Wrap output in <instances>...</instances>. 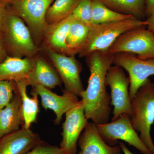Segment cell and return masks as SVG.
Wrapping results in <instances>:
<instances>
[{"label":"cell","mask_w":154,"mask_h":154,"mask_svg":"<svg viewBox=\"0 0 154 154\" xmlns=\"http://www.w3.org/2000/svg\"><path fill=\"white\" fill-rule=\"evenodd\" d=\"M113 57L108 50L93 51L85 57L90 75L88 87L80 97L86 117L96 125L107 123L110 119L111 98L107 91L106 77Z\"/></svg>","instance_id":"cell-1"},{"label":"cell","mask_w":154,"mask_h":154,"mask_svg":"<svg viewBox=\"0 0 154 154\" xmlns=\"http://www.w3.org/2000/svg\"><path fill=\"white\" fill-rule=\"evenodd\" d=\"M2 38L9 56L32 58L41 50L35 43L25 22L11 11H6L3 23Z\"/></svg>","instance_id":"cell-2"},{"label":"cell","mask_w":154,"mask_h":154,"mask_svg":"<svg viewBox=\"0 0 154 154\" xmlns=\"http://www.w3.org/2000/svg\"><path fill=\"white\" fill-rule=\"evenodd\" d=\"M132 114L131 122L140 137L154 154V144L151 135L154 123V83L147 80L131 100Z\"/></svg>","instance_id":"cell-3"},{"label":"cell","mask_w":154,"mask_h":154,"mask_svg":"<svg viewBox=\"0 0 154 154\" xmlns=\"http://www.w3.org/2000/svg\"><path fill=\"white\" fill-rule=\"evenodd\" d=\"M141 27H146L145 21L136 18L91 25L88 39L79 57H86L93 51L108 50L122 33Z\"/></svg>","instance_id":"cell-4"},{"label":"cell","mask_w":154,"mask_h":154,"mask_svg":"<svg viewBox=\"0 0 154 154\" xmlns=\"http://www.w3.org/2000/svg\"><path fill=\"white\" fill-rule=\"evenodd\" d=\"M54 0H14L12 9L29 28L33 40L40 48L43 32L48 25V10Z\"/></svg>","instance_id":"cell-5"},{"label":"cell","mask_w":154,"mask_h":154,"mask_svg":"<svg viewBox=\"0 0 154 154\" xmlns=\"http://www.w3.org/2000/svg\"><path fill=\"white\" fill-rule=\"evenodd\" d=\"M108 51L114 55L127 53L142 60L154 59V34L146 27L131 29L120 35Z\"/></svg>","instance_id":"cell-6"},{"label":"cell","mask_w":154,"mask_h":154,"mask_svg":"<svg viewBox=\"0 0 154 154\" xmlns=\"http://www.w3.org/2000/svg\"><path fill=\"white\" fill-rule=\"evenodd\" d=\"M96 127L99 134L109 145H117L119 140L124 141L142 154H152L134 128L128 114H123L111 122L97 125Z\"/></svg>","instance_id":"cell-7"},{"label":"cell","mask_w":154,"mask_h":154,"mask_svg":"<svg viewBox=\"0 0 154 154\" xmlns=\"http://www.w3.org/2000/svg\"><path fill=\"white\" fill-rule=\"evenodd\" d=\"M106 85L111 91L110 104L113 107L112 121L123 114L131 116L132 114L131 101L129 96L130 79L118 66H111L106 77Z\"/></svg>","instance_id":"cell-8"},{"label":"cell","mask_w":154,"mask_h":154,"mask_svg":"<svg viewBox=\"0 0 154 154\" xmlns=\"http://www.w3.org/2000/svg\"><path fill=\"white\" fill-rule=\"evenodd\" d=\"M41 49L56 69L64 85V90L81 97L85 90L80 77L83 69L81 63L75 56L60 54L45 48Z\"/></svg>","instance_id":"cell-9"},{"label":"cell","mask_w":154,"mask_h":154,"mask_svg":"<svg viewBox=\"0 0 154 154\" xmlns=\"http://www.w3.org/2000/svg\"><path fill=\"white\" fill-rule=\"evenodd\" d=\"M113 64L121 67L128 73L129 96L131 101L149 77L154 75V59L142 60L134 54L119 53L114 54Z\"/></svg>","instance_id":"cell-10"},{"label":"cell","mask_w":154,"mask_h":154,"mask_svg":"<svg viewBox=\"0 0 154 154\" xmlns=\"http://www.w3.org/2000/svg\"><path fill=\"white\" fill-rule=\"evenodd\" d=\"M65 114L60 147L68 154H76L79 138L88 122L82 101L80 100Z\"/></svg>","instance_id":"cell-11"},{"label":"cell","mask_w":154,"mask_h":154,"mask_svg":"<svg viewBox=\"0 0 154 154\" xmlns=\"http://www.w3.org/2000/svg\"><path fill=\"white\" fill-rule=\"evenodd\" d=\"M32 88L31 93H35L40 96L42 107L45 110L50 109L55 113V125L60 124L64 114L79 101L78 96L64 89L63 90V94L60 96L43 86L38 85Z\"/></svg>","instance_id":"cell-12"},{"label":"cell","mask_w":154,"mask_h":154,"mask_svg":"<svg viewBox=\"0 0 154 154\" xmlns=\"http://www.w3.org/2000/svg\"><path fill=\"white\" fill-rule=\"evenodd\" d=\"M40 52L33 57V66L25 79L26 83L28 86L41 85L49 89L60 87L63 83L56 69Z\"/></svg>","instance_id":"cell-13"},{"label":"cell","mask_w":154,"mask_h":154,"mask_svg":"<svg viewBox=\"0 0 154 154\" xmlns=\"http://www.w3.org/2000/svg\"><path fill=\"white\" fill-rule=\"evenodd\" d=\"M42 140L37 133L22 128L0 139V154H25Z\"/></svg>","instance_id":"cell-14"},{"label":"cell","mask_w":154,"mask_h":154,"mask_svg":"<svg viewBox=\"0 0 154 154\" xmlns=\"http://www.w3.org/2000/svg\"><path fill=\"white\" fill-rule=\"evenodd\" d=\"M73 19L71 15L59 22L48 24L42 38L40 48L50 50L57 53L71 56L66 45L69 28Z\"/></svg>","instance_id":"cell-15"},{"label":"cell","mask_w":154,"mask_h":154,"mask_svg":"<svg viewBox=\"0 0 154 154\" xmlns=\"http://www.w3.org/2000/svg\"><path fill=\"white\" fill-rule=\"evenodd\" d=\"M78 143L80 148L78 154H121L119 145L112 146L106 143L93 122H88Z\"/></svg>","instance_id":"cell-16"},{"label":"cell","mask_w":154,"mask_h":154,"mask_svg":"<svg viewBox=\"0 0 154 154\" xmlns=\"http://www.w3.org/2000/svg\"><path fill=\"white\" fill-rule=\"evenodd\" d=\"M10 103L0 109V139L20 129L23 123L21 97L17 90Z\"/></svg>","instance_id":"cell-17"},{"label":"cell","mask_w":154,"mask_h":154,"mask_svg":"<svg viewBox=\"0 0 154 154\" xmlns=\"http://www.w3.org/2000/svg\"><path fill=\"white\" fill-rule=\"evenodd\" d=\"M33 63V57L24 58L8 56L0 63V81L17 82L28 76Z\"/></svg>","instance_id":"cell-18"},{"label":"cell","mask_w":154,"mask_h":154,"mask_svg":"<svg viewBox=\"0 0 154 154\" xmlns=\"http://www.w3.org/2000/svg\"><path fill=\"white\" fill-rule=\"evenodd\" d=\"M15 82L22 101L21 110L23 121L22 128L30 129L32 123L36 122L39 112L38 96L35 93H31L32 97L28 96L27 94L28 86L25 79Z\"/></svg>","instance_id":"cell-19"},{"label":"cell","mask_w":154,"mask_h":154,"mask_svg":"<svg viewBox=\"0 0 154 154\" xmlns=\"http://www.w3.org/2000/svg\"><path fill=\"white\" fill-rule=\"evenodd\" d=\"M90 27L73 17L67 36L66 45L71 56L79 54L85 46L90 32Z\"/></svg>","instance_id":"cell-20"},{"label":"cell","mask_w":154,"mask_h":154,"mask_svg":"<svg viewBox=\"0 0 154 154\" xmlns=\"http://www.w3.org/2000/svg\"><path fill=\"white\" fill-rule=\"evenodd\" d=\"M113 11L141 20L146 18V0H96Z\"/></svg>","instance_id":"cell-21"},{"label":"cell","mask_w":154,"mask_h":154,"mask_svg":"<svg viewBox=\"0 0 154 154\" xmlns=\"http://www.w3.org/2000/svg\"><path fill=\"white\" fill-rule=\"evenodd\" d=\"M133 18L135 17L119 14L109 9L100 2L93 0L92 25L118 22Z\"/></svg>","instance_id":"cell-22"},{"label":"cell","mask_w":154,"mask_h":154,"mask_svg":"<svg viewBox=\"0 0 154 154\" xmlns=\"http://www.w3.org/2000/svg\"><path fill=\"white\" fill-rule=\"evenodd\" d=\"M81 0H54L47 12L46 22L51 24L72 15Z\"/></svg>","instance_id":"cell-23"},{"label":"cell","mask_w":154,"mask_h":154,"mask_svg":"<svg viewBox=\"0 0 154 154\" xmlns=\"http://www.w3.org/2000/svg\"><path fill=\"white\" fill-rule=\"evenodd\" d=\"M93 0H81L72 15L75 19L91 26L92 25Z\"/></svg>","instance_id":"cell-24"},{"label":"cell","mask_w":154,"mask_h":154,"mask_svg":"<svg viewBox=\"0 0 154 154\" xmlns=\"http://www.w3.org/2000/svg\"><path fill=\"white\" fill-rule=\"evenodd\" d=\"M16 90L15 82L0 81V109L6 107L11 102Z\"/></svg>","instance_id":"cell-25"},{"label":"cell","mask_w":154,"mask_h":154,"mask_svg":"<svg viewBox=\"0 0 154 154\" xmlns=\"http://www.w3.org/2000/svg\"><path fill=\"white\" fill-rule=\"evenodd\" d=\"M25 154H68L60 147L52 145L42 140L32 149Z\"/></svg>","instance_id":"cell-26"},{"label":"cell","mask_w":154,"mask_h":154,"mask_svg":"<svg viewBox=\"0 0 154 154\" xmlns=\"http://www.w3.org/2000/svg\"><path fill=\"white\" fill-rule=\"evenodd\" d=\"M154 13V0H146V18Z\"/></svg>","instance_id":"cell-27"},{"label":"cell","mask_w":154,"mask_h":154,"mask_svg":"<svg viewBox=\"0 0 154 154\" xmlns=\"http://www.w3.org/2000/svg\"><path fill=\"white\" fill-rule=\"evenodd\" d=\"M5 4L0 2V38H2L3 23L6 11L5 9Z\"/></svg>","instance_id":"cell-28"},{"label":"cell","mask_w":154,"mask_h":154,"mask_svg":"<svg viewBox=\"0 0 154 154\" xmlns=\"http://www.w3.org/2000/svg\"><path fill=\"white\" fill-rule=\"evenodd\" d=\"M146 28L154 34V13L145 20Z\"/></svg>","instance_id":"cell-29"},{"label":"cell","mask_w":154,"mask_h":154,"mask_svg":"<svg viewBox=\"0 0 154 154\" xmlns=\"http://www.w3.org/2000/svg\"><path fill=\"white\" fill-rule=\"evenodd\" d=\"M8 56V54L5 48L3 39L0 38V63L5 60Z\"/></svg>","instance_id":"cell-30"},{"label":"cell","mask_w":154,"mask_h":154,"mask_svg":"<svg viewBox=\"0 0 154 154\" xmlns=\"http://www.w3.org/2000/svg\"><path fill=\"white\" fill-rule=\"evenodd\" d=\"M119 143V146L121 148L122 150L123 151L124 154H136L131 152L123 143L120 142Z\"/></svg>","instance_id":"cell-31"},{"label":"cell","mask_w":154,"mask_h":154,"mask_svg":"<svg viewBox=\"0 0 154 154\" xmlns=\"http://www.w3.org/2000/svg\"><path fill=\"white\" fill-rule=\"evenodd\" d=\"M14 0H0V2L5 4L6 3H12Z\"/></svg>","instance_id":"cell-32"}]
</instances>
